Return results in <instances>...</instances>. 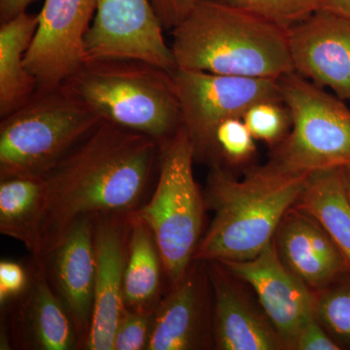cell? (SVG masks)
Masks as SVG:
<instances>
[{
  "label": "cell",
  "instance_id": "cell-1",
  "mask_svg": "<svg viewBox=\"0 0 350 350\" xmlns=\"http://www.w3.org/2000/svg\"><path fill=\"white\" fill-rule=\"evenodd\" d=\"M159 156L154 138L103 120L43 176L38 259L49 254L80 218L137 211Z\"/></svg>",
  "mask_w": 350,
  "mask_h": 350
},
{
  "label": "cell",
  "instance_id": "cell-2",
  "mask_svg": "<svg viewBox=\"0 0 350 350\" xmlns=\"http://www.w3.org/2000/svg\"><path fill=\"white\" fill-rule=\"evenodd\" d=\"M172 34L177 68L276 80L294 71L286 29L211 0H199Z\"/></svg>",
  "mask_w": 350,
  "mask_h": 350
},
{
  "label": "cell",
  "instance_id": "cell-3",
  "mask_svg": "<svg viewBox=\"0 0 350 350\" xmlns=\"http://www.w3.org/2000/svg\"><path fill=\"white\" fill-rule=\"evenodd\" d=\"M308 175L280 176L258 167L238 179L223 165H211L204 200L214 219L194 260L245 261L256 257L298 202Z\"/></svg>",
  "mask_w": 350,
  "mask_h": 350
},
{
  "label": "cell",
  "instance_id": "cell-4",
  "mask_svg": "<svg viewBox=\"0 0 350 350\" xmlns=\"http://www.w3.org/2000/svg\"><path fill=\"white\" fill-rule=\"evenodd\" d=\"M103 121L163 144L181 126L172 73L137 59L85 62L64 83Z\"/></svg>",
  "mask_w": 350,
  "mask_h": 350
},
{
  "label": "cell",
  "instance_id": "cell-5",
  "mask_svg": "<svg viewBox=\"0 0 350 350\" xmlns=\"http://www.w3.org/2000/svg\"><path fill=\"white\" fill-rule=\"evenodd\" d=\"M103 120L70 90H38L0 123V179L44 176Z\"/></svg>",
  "mask_w": 350,
  "mask_h": 350
},
{
  "label": "cell",
  "instance_id": "cell-6",
  "mask_svg": "<svg viewBox=\"0 0 350 350\" xmlns=\"http://www.w3.org/2000/svg\"><path fill=\"white\" fill-rule=\"evenodd\" d=\"M194 160V146L181 126L160 144L155 190L135 211L155 237L169 287L185 275L202 241L206 204L195 180Z\"/></svg>",
  "mask_w": 350,
  "mask_h": 350
},
{
  "label": "cell",
  "instance_id": "cell-7",
  "mask_svg": "<svg viewBox=\"0 0 350 350\" xmlns=\"http://www.w3.org/2000/svg\"><path fill=\"white\" fill-rule=\"evenodd\" d=\"M291 128L262 169L280 176L350 165V108L298 73L278 79Z\"/></svg>",
  "mask_w": 350,
  "mask_h": 350
},
{
  "label": "cell",
  "instance_id": "cell-8",
  "mask_svg": "<svg viewBox=\"0 0 350 350\" xmlns=\"http://www.w3.org/2000/svg\"><path fill=\"white\" fill-rule=\"evenodd\" d=\"M181 126L195 150V160L208 146L219 124L239 117L255 103L282 101L278 79L214 75L176 68L172 73Z\"/></svg>",
  "mask_w": 350,
  "mask_h": 350
},
{
  "label": "cell",
  "instance_id": "cell-9",
  "mask_svg": "<svg viewBox=\"0 0 350 350\" xmlns=\"http://www.w3.org/2000/svg\"><path fill=\"white\" fill-rule=\"evenodd\" d=\"M163 31L151 0H96L85 38L86 61L137 59L174 73L176 63Z\"/></svg>",
  "mask_w": 350,
  "mask_h": 350
},
{
  "label": "cell",
  "instance_id": "cell-10",
  "mask_svg": "<svg viewBox=\"0 0 350 350\" xmlns=\"http://www.w3.org/2000/svg\"><path fill=\"white\" fill-rule=\"evenodd\" d=\"M96 0H44L25 63L38 90L63 85L86 62L85 38Z\"/></svg>",
  "mask_w": 350,
  "mask_h": 350
},
{
  "label": "cell",
  "instance_id": "cell-11",
  "mask_svg": "<svg viewBox=\"0 0 350 350\" xmlns=\"http://www.w3.org/2000/svg\"><path fill=\"white\" fill-rule=\"evenodd\" d=\"M131 213L93 216L96 286L93 319L84 349L112 350L115 332L126 312L124 280L130 250Z\"/></svg>",
  "mask_w": 350,
  "mask_h": 350
},
{
  "label": "cell",
  "instance_id": "cell-12",
  "mask_svg": "<svg viewBox=\"0 0 350 350\" xmlns=\"http://www.w3.org/2000/svg\"><path fill=\"white\" fill-rule=\"evenodd\" d=\"M219 262L254 290L262 310L292 349L303 327L315 317L314 295L283 264L275 239L252 259Z\"/></svg>",
  "mask_w": 350,
  "mask_h": 350
},
{
  "label": "cell",
  "instance_id": "cell-13",
  "mask_svg": "<svg viewBox=\"0 0 350 350\" xmlns=\"http://www.w3.org/2000/svg\"><path fill=\"white\" fill-rule=\"evenodd\" d=\"M213 347V290L206 262L194 260L170 286L154 312L147 350H198Z\"/></svg>",
  "mask_w": 350,
  "mask_h": 350
},
{
  "label": "cell",
  "instance_id": "cell-14",
  "mask_svg": "<svg viewBox=\"0 0 350 350\" xmlns=\"http://www.w3.org/2000/svg\"><path fill=\"white\" fill-rule=\"evenodd\" d=\"M287 36L295 72L350 103V19L317 9Z\"/></svg>",
  "mask_w": 350,
  "mask_h": 350
},
{
  "label": "cell",
  "instance_id": "cell-15",
  "mask_svg": "<svg viewBox=\"0 0 350 350\" xmlns=\"http://www.w3.org/2000/svg\"><path fill=\"white\" fill-rule=\"evenodd\" d=\"M51 286L75 324L84 349L93 319L96 286L93 216L80 218L42 259Z\"/></svg>",
  "mask_w": 350,
  "mask_h": 350
},
{
  "label": "cell",
  "instance_id": "cell-16",
  "mask_svg": "<svg viewBox=\"0 0 350 350\" xmlns=\"http://www.w3.org/2000/svg\"><path fill=\"white\" fill-rule=\"evenodd\" d=\"M206 265L213 290V349L288 350L264 310L239 286L238 278L219 262Z\"/></svg>",
  "mask_w": 350,
  "mask_h": 350
},
{
  "label": "cell",
  "instance_id": "cell-17",
  "mask_svg": "<svg viewBox=\"0 0 350 350\" xmlns=\"http://www.w3.org/2000/svg\"><path fill=\"white\" fill-rule=\"evenodd\" d=\"M12 305L15 312L8 332L11 347L32 350L79 349L75 324L51 286L40 259L32 260L29 286Z\"/></svg>",
  "mask_w": 350,
  "mask_h": 350
},
{
  "label": "cell",
  "instance_id": "cell-18",
  "mask_svg": "<svg viewBox=\"0 0 350 350\" xmlns=\"http://www.w3.org/2000/svg\"><path fill=\"white\" fill-rule=\"evenodd\" d=\"M273 239L283 264L312 291L323 289L350 273L342 252L323 227L298 207L285 213Z\"/></svg>",
  "mask_w": 350,
  "mask_h": 350
},
{
  "label": "cell",
  "instance_id": "cell-19",
  "mask_svg": "<svg viewBox=\"0 0 350 350\" xmlns=\"http://www.w3.org/2000/svg\"><path fill=\"white\" fill-rule=\"evenodd\" d=\"M38 25V14L24 12L0 27V118L31 100L38 82L25 57Z\"/></svg>",
  "mask_w": 350,
  "mask_h": 350
},
{
  "label": "cell",
  "instance_id": "cell-20",
  "mask_svg": "<svg viewBox=\"0 0 350 350\" xmlns=\"http://www.w3.org/2000/svg\"><path fill=\"white\" fill-rule=\"evenodd\" d=\"M167 282L158 244L144 221L131 213L130 250L124 280V303L131 312H154Z\"/></svg>",
  "mask_w": 350,
  "mask_h": 350
},
{
  "label": "cell",
  "instance_id": "cell-21",
  "mask_svg": "<svg viewBox=\"0 0 350 350\" xmlns=\"http://www.w3.org/2000/svg\"><path fill=\"white\" fill-rule=\"evenodd\" d=\"M295 206L323 227L342 252L350 271V200L342 167L310 172Z\"/></svg>",
  "mask_w": 350,
  "mask_h": 350
},
{
  "label": "cell",
  "instance_id": "cell-22",
  "mask_svg": "<svg viewBox=\"0 0 350 350\" xmlns=\"http://www.w3.org/2000/svg\"><path fill=\"white\" fill-rule=\"evenodd\" d=\"M45 196L43 176L0 179V232L21 241L36 259L40 257Z\"/></svg>",
  "mask_w": 350,
  "mask_h": 350
},
{
  "label": "cell",
  "instance_id": "cell-23",
  "mask_svg": "<svg viewBox=\"0 0 350 350\" xmlns=\"http://www.w3.org/2000/svg\"><path fill=\"white\" fill-rule=\"evenodd\" d=\"M313 295L320 324L340 349H350V273Z\"/></svg>",
  "mask_w": 350,
  "mask_h": 350
},
{
  "label": "cell",
  "instance_id": "cell-24",
  "mask_svg": "<svg viewBox=\"0 0 350 350\" xmlns=\"http://www.w3.org/2000/svg\"><path fill=\"white\" fill-rule=\"evenodd\" d=\"M255 138L243 118L234 117L219 124L208 146L199 159L211 165H239L246 163L256 152Z\"/></svg>",
  "mask_w": 350,
  "mask_h": 350
},
{
  "label": "cell",
  "instance_id": "cell-25",
  "mask_svg": "<svg viewBox=\"0 0 350 350\" xmlns=\"http://www.w3.org/2000/svg\"><path fill=\"white\" fill-rule=\"evenodd\" d=\"M289 29L319 9V0H211Z\"/></svg>",
  "mask_w": 350,
  "mask_h": 350
},
{
  "label": "cell",
  "instance_id": "cell-26",
  "mask_svg": "<svg viewBox=\"0 0 350 350\" xmlns=\"http://www.w3.org/2000/svg\"><path fill=\"white\" fill-rule=\"evenodd\" d=\"M243 120L255 139L273 147L284 139L291 128V116L282 101L255 103L246 110Z\"/></svg>",
  "mask_w": 350,
  "mask_h": 350
},
{
  "label": "cell",
  "instance_id": "cell-27",
  "mask_svg": "<svg viewBox=\"0 0 350 350\" xmlns=\"http://www.w3.org/2000/svg\"><path fill=\"white\" fill-rule=\"evenodd\" d=\"M154 312L126 310L115 332L112 350H147Z\"/></svg>",
  "mask_w": 350,
  "mask_h": 350
},
{
  "label": "cell",
  "instance_id": "cell-28",
  "mask_svg": "<svg viewBox=\"0 0 350 350\" xmlns=\"http://www.w3.org/2000/svg\"><path fill=\"white\" fill-rule=\"evenodd\" d=\"M31 283V271L20 262L2 260L0 262V306L1 310L19 300Z\"/></svg>",
  "mask_w": 350,
  "mask_h": 350
},
{
  "label": "cell",
  "instance_id": "cell-29",
  "mask_svg": "<svg viewBox=\"0 0 350 350\" xmlns=\"http://www.w3.org/2000/svg\"><path fill=\"white\" fill-rule=\"evenodd\" d=\"M294 350H338L340 345L327 333L317 317L310 319L295 338Z\"/></svg>",
  "mask_w": 350,
  "mask_h": 350
},
{
  "label": "cell",
  "instance_id": "cell-30",
  "mask_svg": "<svg viewBox=\"0 0 350 350\" xmlns=\"http://www.w3.org/2000/svg\"><path fill=\"white\" fill-rule=\"evenodd\" d=\"M165 31L178 27L192 12L199 0H151Z\"/></svg>",
  "mask_w": 350,
  "mask_h": 350
},
{
  "label": "cell",
  "instance_id": "cell-31",
  "mask_svg": "<svg viewBox=\"0 0 350 350\" xmlns=\"http://www.w3.org/2000/svg\"><path fill=\"white\" fill-rule=\"evenodd\" d=\"M34 1L36 0H0V22H6L27 12Z\"/></svg>",
  "mask_w": 350,
  "mask_h": 350
},
{
  "label": "cell",
  "instance_id": "cell-32",
  "mask_svg": "<svg viewBox=\"0 0 350 350\" xmlns=\"http://www.w3.org/2000/svg\"><path fill=\"white\" fill-rule=\"evenodd\" d=\"M319 9L350 19V0H319Z\"/></svg>",
  "mask_w": 350,
  "mask_h": 350
},
{
  "label": "cell",
  "instance_id": "cell-33",
  "mask_svg": "<svg viewBox=\"0 0 350 350\" xmlns=\"http://www.w3.org/2000/svg\"><path fill=\"white\" fill-rule=\"evenodd\" d=\"M342 170H344L345 187H347V195H349L350 200V165L342 167Z\"/></svg>",
  "mask_w": 350,
  "mask_h": 350
}]
</instances>
